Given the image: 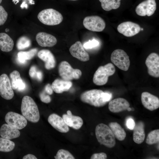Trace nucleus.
I'll list each match as a JSON object with an SVG mask.
<instances>
[{
	"label": "nucleus",
	"instance_id": "1",
	"mask_svg": "<svg viewBox=\"0 0 159 159\" xmlns=\"http://www.w3.org/2000/svg\"><path fill=\"white\" fill-rule=\"evenodd\" d=\"M112 95L109 92L100 90L92 89L82 93L80 96L81 101L96 107H103L112 99Z\"/></svg>",
	"mask_w": 159,
	"mask_h": 159
},
{
	"label": "nucleus",
	"instance_id": "2",
	"mask_svg": "<svg viewBox=\"0 0 159 159\" xmlns=\"http://www.w3.org/2000/svg\"><path fill=\"white\" fill-rule=\"evenodd\" d=\"M21 111L22 115L29 121L33 123L39 121L40 115L38 107L30 96H25L22 98Z\"/></svg>",
	"mask_w": 159,
	"mask_h": 159
},
{
	"label": "nucleus",
	"instance_id": "3",
	"mask_svg": "<svg viewBox=\"0 0 159 159\" xmlns=\"http://www.w3.org/2000/svg\"><path fill=\"white\" fill-rule=\"evenodd\" d=\"M95 134L99 143L109 148H113L115 145V137L109 127L103 123L97 125L95 128Z\"/></svg>",
	"mask_w": 159,
	"mask_h": 159
},
{
	"label": "nucleus",
	"instance_id": "4",
	"mask_svg": "<svg viewBox=\"0 0 159 159\" xmlns=\"http://www.w3.org/2000/svg\"><path fill=\"white\" fill-rule=\"evenodd\" d=\"M37 18L41 23L49 26L58 25L63 20V17L61 13L52 8L41 11L38 14Z\"/></svg>",
	"mask_w": 159,
	"mask_h": 159
},
{
	"label": "nucleus",
	"instance_id": "5",
	"mask_svg": "<svg viewBox=\"0 0 159 159\" xmlns=\"http://www.w3.org/2000/svg\"><path fill=\"white\" fill-rule=\"evenodd\" d=\"M115 71V67L111 63L100 66L94 74L93 83L98 86L105 85L108 82L109 77L114 74Z\"/></svg>",
	"mask_w": 159,
	"mask_h": 159
},
{
	"label": "nucleus",
	"instance_id": "6",
	"mask_svg": "<svg viewBox=\"0 0 159 159\" xmlns=\"http://www.w3.org/2000/svg\"><path fill=\"white\" fill-rule=\"evenodd\" d=\"M58 72L62 80L67 81L78 79L82 74L80 70L73 68L66 61H63L60 63L59 66Z\"/></svg>",
	"mask_w": 159,
	"mask_h": 159
},
{
	"label": "nucleus",
	"instance_id": "7",
	"mask_svg": "<svg viewBox=\"0 0 159 159\" xmlns=\"http://www.w3.org/2000/svg\"><path fill=\"white\" fill-rule=\"evenodd\" d=\"M110 60L119 69L127 71L130 66L129 57L123 50L116 49L112 53Z\"/></svg>",
	"mask_w": 159,
	"mask_h": 159
},
{
	"label": "nucleus",
	"instance_id": "8",
	"mask_svg": "<svg viewBox=\"0 0 159 159\" xmlns=\"http://www.w3.org/2000/svg\"><path fill=\"white\" fill-rule=\"evenodd\" d=\"M83 25L87 29L95 32H100L104 30L106 24L104 19L97 15L88 16L83 20Z\"/></svg>",
	"mask_w": 159,
	"mask_h": 159
},
{
	"label": "nucleus",
	"instance_id": "9",
	"mask_svg": "<svg viewBox=\"0 0 159 159\" xmlns=\"http://www.w3.org/2000/svg\"><path fill=\"white\" fill-rule=\"evenodd\" d=\"M5 120L8 124L18 130L24 128L27 123V120L23 115L13 112H8Z\"/></svg>",
	"mask_w": 159,
	"mask_h": 159
},
{
	"label": "nucleus",
	"instance_id": "10",
	"mask_svg": "<svg viewBox=\"0 0 159 159\" xmlns=\"http://www.w3.org/2000/svg\"><path fill=\"white\" fill-rule=\"evenodd\" d=\"M145 64L148 68L149 74L151 76L158 78L159 77V56L157 53L153 52L147 57Z\"/></svg>",
	"mask_w": 159,
	"mask_h": 159
},
{
	"label": "nucleus",
	"instance_id": "11",
	"mask_svg": "<svg viewBox=\"0 0 159 159\" xmlns=\"http://www.w3.org/2000/svg\"><path fill=\"white\" fill-rule=\"evenodd\" d=\"M0 95L6 100L11 99L14 95L10 80L5 74L0 76Z\"/></svg>",
	"mask_w": 159,
	"mask_h": 159
},
{
	"label": "nucleus",
	"instance_id": "12",
	"mask_svg": "<svg viewBox=\"0 0 159 159\" xmlns=\"http://www.w3.org/2000/svg\"><path fill=\"white\" fill-rule=\"evenodd\" d=\"M156 9L155 0H145L139 4L136 7L135 12L141 16H151Z\"/></svg>",
	"mask_w": 159,
	"mask_h": 159
},
{
	"label": "nucleus",
	"instance_id": "13",
	"mask_svg": "<svg viewBox=\"0 0 159 159\" xmlns=\"http://www.w3.org/2000/svg\"><path fill=\"white\" fill-rule=\"evenodd\" d=\"M117 30L125 36L131 37L138 34L141 30V28L136 23L127 21L122 23L119 25Z\"/></svg>",
	"mask_w": 159,
	"mask_h": 159
},
{
	"label": "nucleus",
	"instance_id": "14",
	"mask_svg": "<svg viewBox=\"0 0 159 159\" xmlns=\"http://www.w3.org/2000/svg\"><path fill=\"white\" fill-rule=\"evenodd\" d=\"M69 51L74 57L82 62H86L90 59L88 53L85 51L81 42L78 41L70 47Z\"/></svg>",
	"mask_w": 159,
	"mask_h": 159
},
{
	"label": "nucleus",
	"instance_id": "15",
	"mask_svg": "<svg viewBox=\"0 0 159 159\" xmlns=\"http://www.w3.org/2000/svg\"><path fill=\"white\" fill-rule=\"evenodd\" d=\"M141 101L143 106L150 111H153L159 107L158 98L148 92L142 93Z\"/></svg>",
	"mask_w": 159,
	"mask_h": 159
},
{
	"label": "nucleus",
	"instance_id": "16",
	"mask_svg": "<svg viewBox=\"0 0 159 159\" xmlns=\"http://www.w3.org/2000/svg\"><path fill=\"white\" fill-rule=\"evenodd\" d=\"M49 123L55 129L62 133H66L69 130L68 126L66 124L62 118L59 115L53 113L48 117Z\"/></svg>",
	"mask_w": 159,
	"mask_h": 159
},
{
	"label": "nucleus",
	"instance_id": "17",
	"mask_svg": "<svg viewBox=\"0 0 159 159\" xmlns=\"http://www.w3.org/2000/svg\"><path fill=\"white\" fill-rule=\"evenodd\" d=\"M36 39L38 44L42 47H52L57 42V39L54 36L43 32L38 33Z\"/></svg>",
	"mask_w": 159,
	"mask_h": 159
},
{
	"label": "nucleus",
	"instance_id": "18",
	"mask_svg": "<svg viewBox=\"0 0 159 159\" xmlns=\"http://www.w3.org/2000/svg\"><path fill=\"white\" fill-rule=\"evenodd\" d=\"M130 104L125 99L119 97L110 100L108 104L109 110L113 113H118L127 110Z\"/></svg>",
	"mask_w": 159,
	"mask_h": 159
},
{
	"label": "nucleus",
	"instance_id": "19",
	"mask_svg": "<svg viewBox=\"0 0 159 159\" xmlns=\"http://www.w3.org/2000/svg\"><path fill=\"white\" fill-rule=\"evenodd\" d=\"M37 56L44 62L45 67L47 69L50 70L55 67L56 60L54 55L49 50H41L38 52Z\"/></svg>",
	"mask_w": 159,
	"mask_h": 159
},
{
	"label": "nucleus",
	"instance_id": "20",
	"mask_svg": "<svg viewBox=\"0 0 159 159\" xmlns=\"http://www.w3.org/2000/svg\"><path fill=\"white\" fill-rule=\"evenodd\" d=\"M67 114H64L62 118L66 124L68 126L75 130H78L82 126L83 121L82 118L78 116L72 115L69 110L67 112Z\"/></svg>",
	"mask_w": 159,
	"mask_h": 159
},
{
	"label": "nucleus",
	"instance_id": "21",
	"mask_svg": "<svg viewBox=\"0 0 159 159\" xmlns=\"http://www.w3.org/2000/svg\"><path fill=\"white\" fill-rule=\"evenodd\" d=\"M20 133L18 129L6 124H3L0 128V135L3 138L11 140L19 137Z\"/></svg>",
	"mask_w": 159,
	"mask_h": 159
},
{
	"label": "nucleus",
	"instance_id": "22",
	"mask_svg": "<svg viewBox=\"0 0 159 159\" xmlns=\"http://www.w3.org/2000/svg\"><path fill=\"white\" fill-rule=\"evenodd\" d=\"M72 85V83L70 81L57 79L53 82L51 86L53 91L55 92L61 93L68 91Z\"/></svg>",
	"mask_w": 159,
	"mask_h": 159
},
{
	"label": "nucleus",
	"instance_id": "23",
	"mask_svg": "<svg viewBox=\"0 0 159 159\" xmlns=\"http://www.w3.org/2000/svg\"><path fill=\"white\" fill-rule=\"evenodd\" d=\"M11 84L13 89L22 91L26 88V84L21 78L19 73L14 70L10 74Z\"/></svg>",
	"mask_w": 159,
	"mask_h": 159
},
{
	"label": "nucleus",
	"instance_id": "24",
	"mask_svg": "<svg viewBox=\"0 0 159 159\" xmlns=\"http://www.w3.org/2000/svg\"><path fill=\"white\" fill-rule=\"evenodd\" d=\"M144 123L140 121L135 124L133 129V140L137 144H140L144 141L145 137Z\"/></svg>",
	"mask_w": 159,
	"mask_h": 159
},
{
	"label": "nucleus",
	"instance_id": "25",
	"mask_svg": "<svg viewBox=\"0 0 159 159\" xmlns=\"http://www.w3.org/2000/svg\"><path fill=\"white\" fill-rule=\"evenodd\" d=\"M14 42L13 39L7 34L0 33V49L4 52H8L13 49Z\"/></svg>",
	"mask_w": 159,
	"mask_h": 159
},
{
	"label": "nucleus",
	"instance_id": "26",
	"mask_svg": "<svg viewBox=\"0 0 159 159\" xmlns=\"http://www.w3.org/2000/svg\"><path fill=\"white\" fill-rule=\"evenodd\" d=\"M109 126L115 137L120 141H122L125 139L126 132L119 124L116 122H111Z\"/></svg>",
	"mask_w": 159,
	"mask_h": 159
},
{
	"label": "nucleus",
	"instance_id": "27",
	"mask_svg": "<svg viewBox=\"0 0 159 159\" xmlns=\"http://www.w3.org/2000/svg\"><path fill=\"white\" fill-rule=\"evenodd\" d=\"M38 50L37 48L32 49L28 51H20L17 53V60L20 63H26L27 60L32 59L36 54Z\"/></svg>",
	"mask_w": 159,
	"mask_h": 159
},
{
	"label": "nucleus",
	"instance_id": "28",
	"mask_svg": "<svg viewBox=\"0 0 159 159\" xmlns=\"http://www.w3.org/2000/svg\"><path fill=\"white\" fill-rule=\"evenodd\" d=\"M101 3L103 9L107 11L118 8L120 5L121 0H99Z\"/></svg>",
	"mask_w": 159,
	"mask_h": 159
},
{
	"label": "nucleus",
	"instance_id": "29",
	"mask_svg": "<svg viewBox=\"0 0 159 159\" xmlns=\"http://www.w3.org/2000/svg\"><path fill=\"white\" fill-rule=\"evenodd\" d=\"M15 146L14 143L10 140L0 138V151L10 152L14 149Z\"/></svg>",
	"mask_w": 159,
	"mask_h": 159
},
{
	"label": "nucleus",
	"instance_id": "30",
	"mask_svg": "<svg viewBox=\"0 0 159 159\" xmlns=\"http://www.w3.org/2000/svg\"><path fill=\"white\" fill-rule=\"evenodd\" d=\"M159 142V130L157 129L150 132L148 134L146 143L149 145L156 144Z\"/></svg>",
	"mask_w": 159,
	"mask_h": 159
},
{
	"label": "nucleus",
	"instance_id": "31",
	"mask_svg": "<svg viewBox=\"0 0 159 159\" xmlns=\"http://www.w3.org/2000/svg\"><path fill=\"white\" fill-rule=\"evenodd\" d=\"M31 44L30 39L26 36H22L18 39L16 47L19 50L25 49L30 47Z\"/></svg>",
	"mask_w": 159,
	"mask_h": 159
},
{
	"label": "nucleus",
	"instance_id": "32",
	"mask_svg": "<svg viewBox=\"0 0 159 159\" xmlns=\"http://www.w3.org/2000/svg\"><path fill=\"white\" fill-rule=\"evenodd\" d=\"M56 159H74L73 155L68 151L61 149L59 150L56 155L54 156Z\"/></svg>",
	"mask_w": 159,
	"mask_h": 159
},
{
	"label": "nucleus",
	"instance_id": "33",
	"mask_svg": "<svg viewBox=\"0 0 159 159\" xmlns=\"http://www.w3.org/2000/svg\"><path fill=\"white\" fill-rule=\"evenodd\" d=\"M8 14L4 7L0 6V26L3 25L6 21Z\"/></svg>",
	"mask_w": 159,
	"mask_h": 159
},
{
	"label": "nucleus",
	"instance_id": "34",
	"mask_svg": "<svg viewBox=\"0 0 159 159\" xmlns=\"http://www.w3.org/2000/svg\"><path fill=\"white\" fill-rule=\"evenodd\" d=\"M99 44L98 41L95 39L89 40L85 43L83 46L86 49H91L98 46Z\"/></svg>",
	"mask_w": 159,
	"mask_h": 159
},
{
	"label": "nucleus",
	"instance_id": "35",
	"mask_svg": "<svg viewBox=\"0 0 159 159\" xmlns=\"http://www.w3.org/2000/svg\"><path fill=\"white\" fill-rule=\"evenodd\" d=\"M39 96L41 100L43 102L48 103L51 101L50 97L44 90L39 94Z\"/></svg>",
	"mask_w": 159,
	"mask_h": 159
},
{
	"label": "nucleus",
	"instance_id": "36",
	"mask_svg": "<svg viewBox=\"0 0 159 159\" xmlns=\"http://www.w3.org/2000/svg\"><path fill=\"white\" fill-rule=\"evenodd\" d=\"M107 158L106 154L103 152L93 154L90 158L91 159H106Z\"/></svg>",
	"mask_w": 159,
	"mask_h": 159
},
{
	"label": "nucleus",
	"instance_id": "37",
	"mask_svg": "<svg viewBox=\"0 0 159 159\" xmlns=\"http://www.w3.org/2000/svg\"><path fill=\"white\" fill-rule=\"evenodd\" d=\"M135 124L134 120L132 118H129L127 120V126L130 130H133Z\"/></svg>",
	"mask_w": 159,
	"mask_h": 159
},
{
	"label": "nucleus",
	"instance_id": "38",
	"mask_svg": "<svg viewBox=\"0 0 159 159\" xmlns=\"http://www.w3.org/2000/svg\"><path fill=\"white\" fill-rule=\"evenodd\" d=\"M37 71L36 67L34 66H32L29 70V74L30 76L32 78H36Z\"/></svg>",
	"mask_w": 159,
	"mask_h": 159
},
{
	"label": "nucleus",
	"instance_id": "39",
	"mask_svg": "<svg viewBox=\"0 0 159 159\" xmlns=\"http://www.w3.org/2000/svg\"><path fill=\"white\" fill-rule=\"evenodd\" d=\"M44 91L49 95H52L53 91L52 86L49 84H48L45 86Z\"/></svg>",
	"mask_w": 159,
	"mask_h": 159
},
{
	"label": "nucleus",
	"instance_id": "40",
	"mask_svg": "<svg viewBox=\"0 0 159 159\" xmlns=\"http://www.w3.org/2000/svg\"><path fill=\"white\" fill-rule=\"evenodd\" d=\"M43 78V74L41 71H37L36 75V78L39 81H41Z\"/></svg>",
	"mask_w": 159,
	"mask_h": 159
},
{
	"label": "nucleus",
	"instance_id": "41",
	"mask_svg": "<svg viewBox=\"0 0 159 159\" xmlns=\"http://www.w3.org/2000/svg\"><path fill=\"white\" fill-rule=\"evenodd\" d=\"M23 159H37V157L34 155L31 154H28L24 156Z\"/></svg>",
	"mask_w": 159,
	"mask_h": 159
},
{
	"label": "nucleus",
	"instance_id": "42",
	"mask_svg": "<svg viewBox=\"0 0 159 159\" xmlns=\"http://www.w3.org/2000/svg\"><path fill=\"white\" fill-rule=\"evenodd\" d=\"M128 111H130L131 110V109L129 107L128 109L127 110Z\"/></svg>",
	"mask_w": 159,
	"mask_h": 159
},
{
	"label": "nucleus",
	"instance_id": "43",
	"mask_svg": "<svg viewBox=\"0 0 159 159\" xmlns=\"http://www.w3.org/2000/svg\"><path fill=\"white\" fill-rule=\"evenodd\" d=\"M9 31V29H5V31L6 32H8Z\"/></svg>",
	"mask_w": 159,
	"mask_h": 159
},
{
	"label": "nucleus",
	"instance_id": "44",
	"mask_svg": "<svg viewBox=\"0 0 159 159\" xmlns=\"http://www.w3.org/2000/svg\"><path fill=\"white\" fill-rule=\"evenodd\" d=\"M70 0V1H76L78 0Z\"/></svg>",
	"mask_w": 159,
	"mask_h": 159
},
{
	"label": "nucleus",
	"instance_id": "45",
	"mask_svg": "<svg viewBox=\"0 0 159 159\" xmlns=\"http://www.w3.org/2000/svg\"><path fill=\"white\" fill-rule=\"evenodd\" d=\"M2 1V0H0V4L1 2Z\"/></svg>",
	"mask_w": 159,
	"mask_h": 159
},
{
	"label": "nucleus",
	"instance_id": "46",
	"mask_svg": "<svg viewBox=\"0 0 159 159\" xmlns=\"http://www.w3.org/2000/svg\"><path fill=\"white\" fill-rule=\"evenodd\" d=\"M141 30H143V28L141 29Z\"/></svg>",
	"mask_w": 159,
	"mask_h": 159
}]
</instances>
